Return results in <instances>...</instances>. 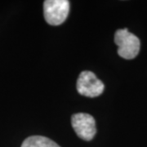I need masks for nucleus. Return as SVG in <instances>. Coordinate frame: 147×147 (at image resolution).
<instances>
[{
    "label": "nucleus",
    "mask_w": 147,
    "mask_h": 147,
    "mask_svg": "<svg viewBox=\"0 0 147 147\" xmlns=\"http://www.w3.org/2000/svg\"><path fill=\"white\" fill-rule=\"evenodd\" d=\"M115 42L118 46V54L122 58L131 60L140 51V40L127 29L118 30L115 34Z\"/></svg>",
    "instance_id": "nucleus-1"
},
{
    "label": "nucleus",
    "mask_w": 147,
    "mask_h": 147,
    "mask_svg": "<svg viewBox=\"0 0 147 147\" xmlns=\"http://www.w3.org/2000/svg\"><path fill=\"white\" fill-rule=\"evenodd\" d=\"M69 12L67 0H46L43 3L44 19L51 26H60L66 20Z\"/></svg>",
    "instance_id": "nucleus-2"
},
{
    "label": "nucleus",
    "mask_w": 147,
    "mask_h": 147,
    "mask_svg": "<svg viewBox=\"0 0 147 147\" xmlns=\"http://www.w3.org/2000/svg\"><path fill=\"white\" fill-rule=\"evenodd\" d=\"M104 89V84L93 72L85 70L80 73L77 80V91L79 94L88 97H96L102 94Z\"/></svg>",
    "instance_id": "nucleus-3"
},
{
    "label": "nucleus",
    "mask_w": 147,
    "mask_h": 147,
    "mask_svg": "<svg viewBox=\"0 0 147 147\" xmlns=\"http://www.w3.org/2000/svg\"><path fill=\"white\" fill-rule=\"evenodd\" d=\"M71 124L77 136L84 141H91L96 133L94 118L86 113L74 114L71 118Z\"/></svg>",
    "instance_id": "nucleus-4"
},
{
    "label": "nucleus",
    "mask_w": 147,
    "mask_h": 147,
    "mask_svg": "<svg viewBox=\"0 0 147 147\" xmlns=\"http://www.w3.org/2000/svg\"><path fill=\"white\" fill-rule=\"evenodd\" d=\"M21 147H61L53 140L42 136H32L26 138Z\"/></svg>",
    "instance_id": "nucleus-5"
}]
</instances>
